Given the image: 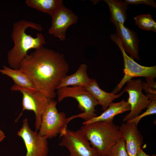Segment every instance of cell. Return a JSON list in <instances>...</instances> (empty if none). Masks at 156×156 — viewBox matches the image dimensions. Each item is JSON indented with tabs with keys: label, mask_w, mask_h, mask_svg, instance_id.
<instances>
[{
	"label": "cell",
	"mask_w": 156,
	"mask_h": 156,
	"mask_svg": "<svg viewBox=\"0 0 156 156\" xmlns=\"http://www.w3.org/2000/svg\"><path fill=\"white\" fill-rule=\"evenodd\" d=\"M128 4H145L151 6L154 8H156L155 2L152 0H125Z\"/></svg>",
	"instance_id": "cell-24"
},
{
	"label": "cell",
	"mask_w": 156,
	"mask_h": 156,
	"mask_svg": "<svg viewBox=\"0 0 156 156\" xmlns=\"http://www.w3.org/2000/svg\"><path fill=\"white\" fill-rule=\"evenodd\" d=\"M18 135L23 140L27 153L25 156H47L49 151L47 138L30 128L27 118L23 120Z\"/></svg>",
	"instance_id": "cell-10"
},
{
	"label": "cell",
	"mask_w": 156,
	"mask_h": 156,
	"mask_svg": "<svg viewBox=\"0 0 156 156\" xmlns=\"http://www.w3.org/2000/svg\"><path fill=\"white\" fill-rule=\"evenodd\" d=\"M123 91L129 95L127 102L130 106V112L122 119L127 122L139 115L143 109L147 108L151 101L142 92V81L140 79H131L126 83Z\"/></svg>",
	"instance_id": "cell-9"
},
{
	"label": "cell",
	"mask_w": 156,
	"mask_h": 156,
	"mask_svg": "<svg viewBox=\"0 0 156 156\" xmlns=\"http://www.w3.org/2000/svg\"><path fill=\"white\" fill-rule=\"evenodd\" d=\"M116 29V34L120 38L125 52L133 59L139 60V40L136 33L118 23L114 24Z\"/></svg>",
	"instance_id": "cell-13"
},
{
	"label": "cell",
	"mask_w": 156,
	"mask_h": 156,
	"mask_svg": "<svg viewBox=\"0 0 156 156\" xmlns=\"http://www.w3.org/2000/svg\"><path fill=\"white\" fill-rule=\"evenodd\" d=\"M25 3L27 6L52 17L63 3L62 0H26Z\"/></svg>",
	"instance_id": "cell-19"
},
{
	"label": "cell",
	"mask_w": 156,
	"mask_h": 156,
	"mask_svg": "<svg viewBox=\"0 0 156 156\" xmlns=\"http://www.w3.org/2000/svg\"><path fill=\"white\" fill-rule=\"evenodd\" d=\"M87 67L86 64H81L75 73L70 75H67L63 78L57 89L69 86H81L84 88L86 87L93 79L88 76Z\"/></svg>",
	"instance_id": "cell-16"
},
{
	"label": "cell",
	"mask_w": 156,
	"mask_h": 156,
	"mask_svg": "<svg viewBox=\"0 0 156 156\" xmlns=\"http://www.w3.org/2000/svg\"><path fill=\"white\" fill-rule=\"evenodd\" d=\"M5 137V133L0 129V142L2 141Z\"/></svg>",
	"instance_id": "cell-26"
},
{
	"label": "cell",
	"mask_w": 156,
	"mask_h": 156,
	"mask_svg": "<svg viewBox=\"0 0 156 156\" xmlns=\"http://www.w3.org/2000/svg\"><path fill=\"white\" fill-rule=\"evenodd\" d=\"M138 125L134 123H123L119 127L121 138L124 140L129 156H136L144 143L143 138L138 130Z\"/></svg>",
	"instance_id": "cell-12"
},
{
	"label": "cell",
	"mask_w": 156,
	"mask_h": 156,
	"mask_svg": "<svg viewBox=\"0 0 156 156\" xmlns=\"http://www.w3.org/2000/svg\"><path fill=\"white\" fill-rule=\"evenodd\" d=\"M12 91H18L23 94L22 112L16 120V121L25 110L34 112L35 116V131L39 130L42 115L48 105L50 99L37 89L31 90L13 85Z\"/></svg>",
	"instance_id": "cell-7"
},
{
	"label": "cell",
	"mask_w": 156,
	"mask_h": 156,
	"mask_svg": "<svg viewBox=\"0 0 156 156\" xmlns=\"http://www.w3.org/2000/svg\"><path fill=\"white\" fill-rule=\"evenodd\" d=\"M61 138L60 145L67 148L70 156H100L80 129L67 128Z\"/></svg>",
	"instance_id": "cell-8"
},
{
	"label": "cell",
	"mask_w": 156,
	"mask_h": 156,
	"mask_svg": "<svg viewBox=\"0 0 156 156\" xmlns=\"http://www.w3.org/2000/svg\"><path fill=\"white\" fill-rule=\"evenodd\" d=\"M156 113V100L151 101L145 111L140 115L126 122L128 123H134L138 124L140 121L143 117Z\"/></svg>",
	"instance_id": "cell-21"
},
{
	"label": "cell",
	"mask_w": 156,
	"mask_h": 156,
	"mask_svg": "<svg viewBox=\"0 0 156 156\" xmlns=\"http://www.w3.org/2000/svg\"><path fill=\"white\" fill-rule=\"evenodd\" d=\"M138 26L146 31L152 30L156 32V23L151 14H144L138 15L133 17Z\"/></svg>",
	"instance_id": "cell-20"
},
{
	"label": "cell",
	"mask_w": 156,
	"mask_h": 156,
	"mask_svg": "<svg viewBox=\"0 0 156 156\" xmlns=\"http://www.w3.org/2000/svg\"><path fill=\"white\" fill-rule=\"evenodd\" d=\"M85 88L97 100L99 104L102 106V109L103 111L107 109L113 100L120 97L124 92L122 91L116 94L113 92H107L101 89L96 80L93 79Z\"/></svg>",
	"instance_id": "cell-15"
},
{
	"label": "cell",
	"mask_w": 156,
	"mask_h": 156,
	"mask_svg": "<svg viewBox=\"0 0 156 156\" xmlns=\"http://www.w3.org/2000/svg\"><path fill=\"white\" fill-rule=\"evenodd\" d=\"M19 68L28 75L37 90L52 99L69 69L62 54L43 46L28 54Z\"/></svg>",
	"instance_id": "cell-1"
},
{
	"label": "cell",
	"mask_w": 156,
	"mask_h": 156,
	"mask_svg": "<svg viewBox=\"0 0 156 156\" xmlns=\"http://www.w3.org/2000/svg\"><path fill=\"white\" fill-rule=\"evenodd\" d=\"M29 27L39 31L42 30L40 24L25 20H20L13 25L11 37L14 45L7 54L8 62L12 68H19L29 50L32 49H38L46 44L42 33H37L35 38L27 34L25 31Z\"/></svg>",
	"instance_id": "cell-2"
},
{
	"label": "cell",
	"mask_w": 156,
	"mask_h": 156,
	"mask_svg": "<svg viewBox=\"0 0 156 156\" xmlns=\"http://www.w3.org/2000/svg\"><path fill=\"white\" fill-rule=\"evenodd\" d=\"M57 101L60 102L64 99L71 97L78 103V107L83 112L67 118V123L75 118H79L87 121L97 116L95 107L99 105L97 100L85 88L81 86L66 87L57 89Z\"/></svg>",
	"instance_id": "cell-4"
},
{
	"label": "cell",
	"mask_w": 156,
	"mask_h": 156,
	"mask_svg": "<svg viewBox=\"0 0 156 156\" xmlns=\"http://www.w3.org/2000/svg\"><path fill=\"white\" fill-rule=\"evenodd\" d=\"M142 89L146 93V95L151 101L156 100V89L151 86L144 81L142 82Z\"/></svg>",
	"instance_id": "cell-23"
},
{
	"label": "cell",
	"mask_w": 156,
	"mask_h": 156,
	"mask_svg": "<svg viewBox=\"0 0 156 156\" xmlns=\"http://www.w3.org/2000/svg\"><path fill=\"white\" fill-rule=\"evenodd\" d=\"M107 156H129L122 138H121L112 148Z\"/></svg>",
	"instance_id": "cell-22"
},
{
	"label": "cell",
	"mask_w": 156,
	"mask_h": 156,
	"mask_svg": "<svg viewBox=\"0 0 156 156\" xmlns=\"http://www.w3.org/2000/svg\"><path fill=\"white\" fill-rule=\"evenodd\" d=\"M70 156V155H67V156Z\"/></svg>",
	"instance_id": "cell-28"
},
{
	"label": "cell",
	"mask_w": 156,
	"mask_h": 156,
	"mask_svg": "<svg viewBox=\"0 0 156 156\" xmlns=\"http://www.w3.org/2000/svg\"><path fill=\"white\" fill-rule=\"evenodd\" d=\"M57 104L56 101L51 99L42 116L38 133L47 139L58 134L61 137L67 128V118L64 112H58Z\"/></svg>",
	"instance_id": "cell-5"
},
{
	"label": "cell",
	"mask_w": 156,
	"mask_h": 156,
	"mask_svg": "<svg viewBox=\"0 0 156 156\" xmlns=\"http://www.w3.org/2000/svg\"><path fill=\"white\" fill-rule=\"evenodd\" d=\"M130 105L127 101L122 99L119 102H112L107 109L101 115L84 121L83 125L89 124L95 122L113 121L116 116L130 111Z\"/></svg>",
	"instance_id": "cell-14"
},
{
	"label": "cell",
	"mask_w": 156,
	"mask_h": 156,
	"mask_svg": "<svg viewBox=\"0 0 156 156\" xmlns=\"http://www.w3.org/2000/svg\"><path fill=\"white\" fill-rule=\"evenodd\" d=\"M156 156V155H152L151 156Z\"/></svg>",
	"instance_id": "cell-27"
},
{
	"label": "cell",
	"mask_w": 156,
	"mask_h": 156,
	"mask_svg": "<svg viewBox=\"0 0 156 156\" xmlns=\"http://www.w3.org/2000/svg\"><path fill=\"white\" fill-rule=\"evenodd\" d=\"M51 17V24L48 33L58 38L61 41L65 40L68 28L76 23L78 20L77 16L63 3L59 7Z\"/></svg>",
	"instance_id": "cell-11"
},
{
	"label": "cell",
	"mask_w": 156,
	"mask_h": 156,
	"mask_svg": "<svg viewBox=\"0 0 156 156\" xmlns=\"http://www.w3.org/2000/svg\"><path fill=\"white\" fill-rule=\"evenodd\" d=\"M136 156H150V155L146 154L141 148H140Z\"/></svg>",
	"instance_id": "cell-25"
},
{
	"label": "cell",
	"mask_w": 156,
	"mask_h": 156,
	"mask_svg": "<svg viewBox=\"0 0 156 156\" xmlns=\"http://www.w3.org/2000/svg\"><path fill=\"white\" fill-rule=\"evenodd\" d=\"M111 39L118 46L123 57L124 76L112 92L116 94L120 90L127 82L134 77H143L146 80H154L156 77V66H146L141 65L129 56L124 50L119 37L115 34H111Z\"/></svg>",
	"instance_id": "cell-6"
},
{
	"label": "cell",
	"mask_w": 156,
	"mask_h": 156,
	"mask_svg": "<svg viewBox=\"0 0 156 156\" xmlns=\"http://www.w3.org/2000/svg\"><path fill=\"white\" fill-rule=\"evenodd\" d=\"M0 73L10 77L16 86L31 90L37 89L28 75L19 68L14 69L4 66L3 68L0 69Z\"/></svg>",
	"instance_id": "cell-17"
},
{
	"label": "cell",
	"mask_w": 156,
	"mask_h": 156,
	"mask_svg": "<svg viewBox=\"0 0 156 156\" xmlns=\"http://www.w3.org/2000/svg\"><path fill=\"white\" fill-rule=\"evenodd\" d=\"M119 128L113 121H110L83 125L79 129L100 156H107L121 138Z\"/></svg>",
	"instance_id": "cell-3"
},
{
	"label": "cell",
	"mask_w": 156,
	"mask_h": 156,
	"mask_svg": "<svg viewBox=\"0 0 156 156\" xmlns=\"http://www.w3.org/2000/svg\"><path fill=\"white\" fill-rule=\"evenodd\" d=\"M108 4L110 12V21L113 23L124 24L127 20L128 4L121 0H104Z\"/></svg>",
	"instance_id": "cell-18"
}]
</instances>
